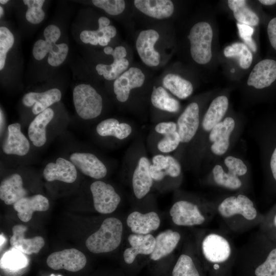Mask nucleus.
<instances>
[{"mask_svg": "<svg viewBox=\"0 0 276 276\" xmlns=\"http://www.w3.org/2000/svg\"><path fill=\"white\" fill-rule=\"evenodd\" d=\"M228 5L233 11L235 18L239 23L251 27L258 25L259 18L247 6L246 1L229 0Z\"/></svg>", "mask_w": 276, "mask_h": 276, "instance_id": "obj_30", "label": "nucleus"}, {"mask_svg": "<svg viewBox=\"0 0 276 276\" xmlns=\"http://www.w3.org/2000/svg\"><path fill=\"white\" fill-rule=\"evenodd\" d=\"M111 55L112 56L113 59L121 60L125 58L127 55V51L124 47L118 46L115 48Z\"/></svg>", "mask_w": 276, "mask_h": 276, "instance_id": "obj_50", "label": "nucleus"}, {"mask_svg": "<svg viewBox=\"0 0 276 276\" xmlns=\"http://www.w3.org/2000/svg\"><path fill=\"white\" fill-rule=\"evenodd\" d=\"M14 42L13 34L6 27L0 28V70H2L5 65L7 54Z\"/></svg>", "mask_w": 276, "mask_h": 276, "instance_id": "obj_38", "label": "nucleus"}, {"mask_svg": "<svg viewBox=\"0 0 276 276\" xmlns=\"http://www.w3.org/2000/svg\"><path fill=\"white\" fill-rule=\"evenodd\" d=\"M27 192L23 187L21 176L13 174L4 179L0 185V198L7 205L14 204L26 197Z\"/></svg>", "mask_w": 276, "mask_h": 276, "instance_id": "obj_23", "label": "nucleus"}, {"mask_svg": "<svg viewBox=\"0 0 276 276\" xmlns=\"http://www.w3.org/2000/svg\"><path fill=\"white\" fill-rule=\"evenodd\" d=\"M99 28L104 29L109 26L110 20L106 17H101L98 19Z\"/></svg>", "mask_w": 276, "mask_h": 276, "instance_id": "obj_53", "label": "nucleus"}, {"mask_svg": "<svg viewBox=\"0 0 276 276\" xmlns=\"http://www.w3.org/2000/svg\"><path fill=\"white\" fill-rule=\"evenodd\" d=\"M73 96L76 111L82 119H93L101 114L103 107L102 97L89 84L77 85L74 89Z\"/></svg>", "mask_w": 276, "mask_h": 276, "instance_id": "obj_2", "label": "nucleus"}, {"mask_svg": "<svg viewBox=\"0 0 276 276\" xmlns=\"http://www.w3.org/2000/svg\"><path fill=\"white\" fill-rule=\"evenodd\" d=\"M155 131L164 135L177 131V124L174 122H162L155 127Z\"/></svg>", "mask_w": 276, "mask_h": 276, "instance_id": "obj_48", "label": "nucleus"}, {"mask_svg": "<svg viewBox=\"0 0 276 276\" xmlns=\"http://www.w3.org/2000/svg\"><path fill=\"white\" fill-rule=\"evenodd\" d=\"M226 57L237 58L240 66L248 68L252 61V55L248 47L244 43L235 42L226 47L223 51Z\"/></svg>", "mask_w": 276, "mask_h": 276, "instance_id": "obj_33", "label": "nucleus"}, {"mask_svg": "<svg viewBox=\"0 0 276 276\" xmlns=\"http://www.w3.org/2000/svg\"><path fill=\"white\" fill-rule=\"evenodd\" d=\"M44 179L48 181L59 180L66 183L74 182L77 176L76 167L71 162L62 157L56 163H50L43 171Z\"/></svg>", "mask_w": 276, "mask_h": 276, "instance_id": "obj_16", "label": "nucleus"}, {"mask_svg": "<svg viewBox=\"0 0 276 276\" xmlns=\"http://www.w3.org/2000/svg\"><path fill=\"white\" fill-rule=\"evenodd\" d=\"M202 251L204 258L213 263L226 261L231 254V247L227 240L222 236L211 233L202 242Z\"/></svg>", "mask_w": 276, "mask_h": 276, "instance_id": "obj_7", "label": "nucleus"}, {"mask_svg": "<svg viewBox=\"0 0 276 276\" xmlns=\"http://www.w3.org/2000/svg\"><path fill=\"white\" fill-rule=\"evenodd\" d=\"M113 51V49L111 47H109V46L105 47L104 49V52L107 55H111Z\"/></svg>", "mask_w": 276, "mask_h": 276, "instance_id": "obj_57", "label": "nucleus"}, {"mask_svg": "<svg viewBox=\"0 0 276 276\" xmlns=\"http://www.w3.org/2000/svg\"><path fill=\"white\" fill-rule=\"evenodd\" d=\"M181 142L179 135L176 131L164 135L158 143V149L163 153H169L175 150Z\"/></svg>", "mask_w": 276, "mask_h": 276, "instance_id": "obj_42", "label": "nucleus"}, {"mask_svg": "<svg viewBox=\"0 0 276 276\" xmlns=\"http://www.w3.org/2000/svg\"><path fill=\"white\" fill-rule=\"evenodd\" d=\"M190 42V52L197 63H208L211 59L213 30L206 22H199L191 28L188 36Z\"/></svg>", "mask_w": 276, "mask_h": 276, "instance_id": "obj_3", "label": "nucleus"}, {"mask_svg": "<svg viewBox=\"0 0 276 276\" xmlns=\"http://www.w3.org/2000/svg\"><path fill=\"white\" fill-rule=\"evenodd\" d=\"M235 125L234 120L231 117H227L211 130L209 140L213 142L211 149L215 154L221 155L226 152L229 145L230 135Z\"/></svg>", "mask_w": 276, "mask_h": 276, "instance_id": "obj_13", "label": "nucleus"}, {"mask_svg": "<svg viewBox=\"0 0 276 276\" xmlns=\"http://www.w3.org/2000/svg\"><path fill=\"white\" fill-rule=\"evenodd\" d=\"M164 87L180 99L189 97L193 93L192 83L174 74H168L163 80Z\"/></svg>", "mask_w": 276, "mask_h": 276, "instance_id": "obj_29", "label": "nucleus"}, {"mask_svg": "<svg viewBox=\"0 0 276 276\" xmlns=\"http://www.w3.org/2000/svg\"><path fill=\"white\" fill-rule=\"evenodd\" d=\"M151 102L156 108L169 112H176L180 108L179 102L162 86L153 87Z\"/></svg>", "mask_w": 276, "mask_h": 276, "instance_id": "obj_31", "label": "nucleus"}, {"mask_svg": "<svg viewBox=\"0 0 276 276\" xmlns=\"http://www.w3.org/2000/svg\"><path fill=\"white\" fill-rule=\"evenodd\" d=\"M49 206L48 199L40 194L24 197L13 204L18 217L24 222H28L32 219L34 212L46 211Z\"/></svg>", "mask_w": 276, "mask_h": 276, "instance_id": "obj_21", "label": "nucleus"}, {"mask_svg": "<svg viewBox=\"0 0 276 276\" xmlns=\"http://www.w3.org/2000/svg\"><path fill=\"white\" fill-rule=\"evenodd\" d=\"M172 276H200L192 258L182 254L178 258L173 271Z\"/></svg>", "mask_w": 276, "mask_h": 276, "instance_id": "obj_36", "label": "nucleus"}, {"mask_svg": "<svg viewBox=\"0 0 276 276\" xmlns=\"http://www.w3.org/2000/svg\"><path fill=\"white\" fill-rule=\"evenodd\" d=\"M256 276H276V248L268 254L265 261L256 269Z\"/></svg>", "mask_w": 276, "mask_h": 276, "instance_id": "obj_39", "label": "nucleus"}, {"mask_svg": "<svg viewBox=\"0 0 276 276\" xmlns=\"http://www.w3.org/2000/svg\"><path fill=\"white\" fill-rule=\"evenodd\" d=\"M237 27L239 35L244 40L245 44L252 51L256 52L257 50V45L252 38V35L254 32L253 28L251 26L240 23L237 24Z\"/></svg>", "mask_w": 276, "mask_h": 276, "instance_id": "obj_44", "label": "nucleus"}, {"mask_svg": "<svg viewBox=\"0 0 276 276\" xmlns=\"http://www.w3.org/2000/svg\"><path fill=\"white\" fill-rule=\"evenodd\" d=\"M214 179L215 182L221 187L231 190H237L242 186V182L234 175L223 171L220 165H216L213 169Z\"/></svg>", "mask_w": 276, "mask_h": 276, "instance_id": "obj_35", "label": "nucleus"}, {"mask_svg": "<svg viewBox=\"0 0 276 276\" xmlns=\"http://www.w3.org/2000/svg\"><path fill=\"white\" fill-rule=\"evenodd\" d=\"M28 227L22 224H17L12 227L13 235L10 238V245L22 254L31 255L37 254L44 246L45 242L41 236L25 239V234Z\"/></svg>", "mask_w": 276, "mask_h": 276, "instance_id": "obj_14", "label": "nucleus"}, {"mask_svg": "<svg viewBox=\"0 0 276 276\" xmlns=\"http://www.w3.org/2000/svg\"><path fill=\"white\" fill-rule=\"evenodd\" d=\"M43 35L45 39V40L56 43L60 36L61 32L58 27L51 25L45 28Z\"/></svg>", "mask_w": 276, "mask_h": 276, "instance_id": "obj_47", "label": "nucleus"}, {"mask_svg": "<svg viewBox=\"0 0 276 276\" xmlns=\"http://www.w3.org/2000/svg\"><path fill=\"white\" fill-rule=\"evenodd\" d=\"M55 44L56 43L50 42L43 39H39L36 41L33 48V55L35 59L37 60L43 59L47 54L51 52Z\"/></svg>", "mask_w": 276, "mask_h": 276, "instance_id": "obj_45", "label": "nucleus"}, {"mask_svg": "<svg viewBox=\"0 0 276 276\" xmlns=\"http://www.w3.org/2000/svg\"><path fill=\"white\" fill-rule=\"evenodd\" d=\"M95 210L101 214L114 212L121 201L120 196L110 184L96 181L90 187Z\"/></svg>", "mask_w": 276, "mask_h": 276, "instance_id": "obj_4", "label": "nucleus"}, {"mask_svg": "<svg viewBox=\"0 0 276 276\" xmlns=\"http://www.w3.org/2000/svg\"><path fill=\"white\" fill-rule=\"evenodd\" d=\"M159 36L157 31L149 29L142 31L136 39L137 53L142 61L148 66H156L160 63V54L154 49Z\"/></svg>", "mask_w": 276, "mask_h": 276, "instance_id": "obj_8", "label": "nucleus"}, {"mask_svg": "<svg viewBox=\"0 0 276 276\" xmlns=\"http://www.w3.org/2000/svg\"><path fill=\"white\" fill-rule=\"evenodd\" d=\"M103 30L98 28L95 31L84 30L80 33V38L84 43L96 45L98 44V38L103 35Z\"/></svg>", "mask_w": 276, "mask_h": 276, "instance_id": "obj_46", "label": "nucleus"}, {"mask_svg": "<svg viewBox=\"0 0 276 276\" xmlns=\"http://www.w3.org/2000/svg\"><path fill=\"white\" fill-rule=\"evenodd\" d=\"M129 66V61L126 58L121 60L113 59V62L109 65L103 63L98 64L96 69L100 75H103L108 80L117 79L124 73Z\"/></svg>", "mask_w": 276, "mask_h": 276, "instance_id": "obj_34", "label": "nucleus"}, {"mask_svg": "<svg viewBox=\"0 0 276 276\" xmlns=\"http://www.w3.org/2000/svg\"><path fill=\"white\" fill-rule=\"evenodd\" d=\"M231 72H232V73H234V69L232 70H231Z\"/></svg>", "mask_w": 276, "mask_h": 276, "instance_id": "obj_61", "label": "nucleus"}, {"mask_svg": "<svg viewBox=\"0 0 276 276\" xmlns=\"http://www.w3.org/2000/svg\"><path fill=\"white\" fill-rule=\"evenodd\" d=\"M111 39L106 36L103 35L98 38V44L101 46H106L110 42Z\"/></svg>", "mask_w": 276, "mask_h": 276, "instance_id": "obj_54", "label": "nucleus"}, {"mask_svg": "<svg viewBox=\"0 0 276 276\" xmlns=\"http://www.w3.org/2000/svg\"><path fill=\"white\" fill-rule=\"evenodd\" d=\"M135 7L145 15L156 18L170 17L174 12V5L170 0H135Z\"/></svg>", "mask_w": 276, "mask_h": 276, "instance_id": "obj_24", "label": "nucleus"}, {"mask_svg": "<svg viewBox=\"0 0 276 276\" xmlns=\"http://www.w3.org/2000/svg\"><path fill=\"white\" fill-rule=\"evenodd\" d=\"M180 239V234L171 229L159 233L155 238V245L150 259L158 260L170 254L175 248Z\"/></svg>", "mask_w": 276, "mask_h": 276, "instance_id": "obj_26", "label": "nucleus"}, {"mask_svg": "<svg viewBox=\"0 0 276 276\" xmlns=\"http://www.w3.org/2000/svg\"><path fill=\"white\" fill-rule=\"evenodd\" d=\"M123 224L119 219L107 218L103 221L100 228L87 238L86 246L95 254L112 251L120 245Z\"/></svg>", "mask_w": 276, "mask_h": 276, "instance_id": "obj_1", "label": "nucleus"}, {"mask_svg": "<svg viewBox=\"0 0 276 276\" xmlns=\"http://www.w3.org/2000/svg\"><path fill=\"white\" fill-rule=\"evenodd\" d=\"M8 1H9L8 0H1L0 3L3 5H5L8 2Z\"/></svg>", "mask_w": 276, "mask_h": 276, "instance_id": "obj_59", "label": "nucleus"}, {"mask_svg": "<svg viewBox=\"0 0 276 276\" xmlns=\"http://www.w3.org/2000/svg\"><path fill=\"white\" fill-rule=\"evenodd\" d=\"M228 106L226 97L221 96L214 99L204 116L202 126L205 131H211L225 115Z\"/></svg>", "mask_w": 276, "mask_h": 276, "instance_id": "obj_27", "label": "nucleus"}, {"mask_svg": "<svg viewBox=\"0 0 276 276\" xmlns=\"http://www.w3.org/2000/svg\"><path fill=\"white\" fill-rule=\"evenodd\" d=\"M70 161L82 173L95 179H101L107 174L105 165L94 154L75 152L70 157Z\"/></svg>", "mask_w": 276, "mask_h": 276, "instance_id": "obj_11", "label": "nucleus"}, {"mask_svg": "<svg viewBox=\"0 0 276 276\" xmlns=\"http://www.w3.org/2000/svg\"><path fill=\"white\" fill-rule=\"evenodd\" d=\"M54 116V111L48 108L37 114L31 122L28 128V135L33 144L41 147L47 141L46 126Z\"/></svg>", "mask_w": 276, "mask_h": 276, "instance_id": "obj_25", "label": "nucleus"}, {"mask_svg": "<svg viewBox=\"0 0 276 276\" xmlns=\"http://www.w3.org/2000/svg\"><path fill=\"white\" fill-rule=\"evenodd\" d=\"M267 33L272 47L276 50V17L272 18L268 23Z\"/></svg>", "mask_w": 276, "mask_h": 276, "instance_id": "obj_49", "label": "nucleus"}, {"mask_svg": "<svg viewBox=\"0 0 276 276\" xmlns=\"http://www.w3.org/2000/svg\"><path fill=\"white\" fill-rule=\"evenodd\" d=\"M86 261L83 253L77 249L70 248L52 253L48 256L47 263L54 270L63 269L76 272L84 267Z\"/></svg>", "mask_w": 276, "mask_h": 276, "instance_id": "obj_5", "label": "nucleus"}, {"mask_svg": "<svg viewBox=\"0 0 276 276\" xmlns=\"http://www.w3.org/2000/svg\"><path fill=\"white\" fill-rule=\"evenodd\" d=\"M199 124V106L193 102L187 106L177 120V132L181 143H188L193 139Z\"/></svg>", "mask_w": 276, "mask_h": 276, "instance_id": "obj_12", "label": "nucleus"}, {"mask_svg": "<svg viewBox=\"0 0 276 276\" xmlns=\"http://www.w3.org/2000/svg\"><path fill=\"white\" fill-rule=\"evenodd\" d=\"M128 241L131 247L126 249L123 257L125 262L131 264L138 255H150L154 250L155 238L151 234H130Z\"/></svg>", "mask_w": 276, "mask_h": 276, "instance_id": "obj_19", "label": "nucleus"}, {"mask_svg": "<svg viewBox=\"0 0 276 276\" xmlns=\"http://www.w3.org/2000/svg\"><path fill=\"white\" fill-rule=\"evenodd\" d=\"M160 219L157 213L150 212L142 214L131 213L127 217V224L134 234L146 235L157 229L160 225Z\"/></svg>", "mask_w": 276, "mask_h": 276, "instance_id": "obj_22", "label": "nucleus"}, {"mask_svg": "<svg viewBox=\"0 0 276 276\" xmlns=\"http://www.w3.org/2000/svg\"><path fill=\"white\" fill-rule=\"evenodd\" d=\"M61 98V93L57 88H52L42 93L30 92L22 98L23 104L27 107L33 106L32 111L38 114Z\"/></svg>", "mask_w": 276, "mask_h": 276, "instance_id": "obj_20", "label": "nucleus"}, {"mask_svg": "<svg viewBox=\"0 0 276 276\" xmlns=\"http://www.w3.org/2000/svg\"><path fill=\"white\" fill-rule=\"evenodd\" d=\"M68 51L67 45L64 43L55 44L48 56V63L53 66L62 64L65 60Z\"/></svg>", "mask_w": 276, "mask_h": 276, "instance_id": "obj_41", "label": "nucleus"}, {"mask_svg": "<svg viewBox=\"0 0 276 276\" xmlns=\"http://www.w3.org/2000/svg\"><path fill=\"white\" fill-rule=\"evenodd\" d=\"M151 164L145 156L140 157L133 173L132 183L135 196L142 199L150 191L153 178L150 173Z\"/></svg>", "mask_w": 276, "mask_h": 276, "instance_id": "obj_18", "label": "nucleus"}, {"mask_svg": "<svg viewBox=\"0 0 276 276\" xmlns=\"http://www.w3.org/2000/svg\"><path fill=\"white\" fill-rule=\"evenodd\" d=\"M276 79V61L264 59L259 62L250 73L247 84L257 89L271 85Z\"/></svg>", "mask_w": 276, "mask_h": 276, "instance_id": "obj_15", "label": "nucleus"}, {"mask_svg": "<svg viewBox=\"0 0 276 276\" xmlns=\"http://www.w3.org/2000/svg\"><path fill=\"white\" fill-rule=\"evenodd\" d=\"M44 0H24V3L27 6L26 13L27 20L33 24L41 22L44 18L45 13L42 9Z\"/></svg>", "mask_w": 276, "mask_h": 276, "instance_id": "obj_37", "label": "nucleus"}, {"mask_svg": "<svg viewBox=\"0 0 276 276\" xmlns=\"http://www.w3.org/2000/svg\"><path fill=\"white\" fill-rule=\"evenodd\" d=\"M103 35L107 36L109 38L114 37L117 34V30L116 28L113 26H108L104 28Z\"/></svg>", "mask_w": 276, "mask_h": 276, "instance_id": "obj_51", "label": "nucleus"}, {"mask_svg": "<svg viewBox=\"0 0 276 276\" xmlns=\"http://www.w3.org/2000/svg\"><path fill=\"white\" fill-rule=\"evenodd\" d=\"M145 76L139 68L131 67L126 71L113 83V91L117 100L121 102H126L129 96L130 90L143 85Z\"/></svg>", "mask_w": 276, "mask_h": 276, "instance_id": "obj_10", "label": "nucleus"}, {"mask_svg": "<svg viewBox=\"0 0 276 276\" xmlns=\"http://www.w3.org/2000/svg\"><path fill=\"white\" fill-rule=\"evenodd\" d=\"M2 149L7 154L24 156L28 153L30 143L21 132L19 123H13L8 126V134L3 141Z\"/></svg>", "mask_w": 276, "mask_h": 276, "instance_id": "obj_17", "label": "nucleus"}, {"mask_svg": "<svg viewBox=\"0 0 276 276\" xmlns=\"http://www.w3.org/2000/svg\"><path fill=\"white\" fill-rule=\"evenodd\" d=\"M273 223H274V225L276 226V214L273 219Z\"/></svg>", "mask_w": 276, "mask_h": 276, "instance_id": "obj_60", "label": "nucleus"}, {"mask_svg": "<svg viewBox=\"0 0 276 276\" xmlns=\"http://www.w3.org/2000/svg\"><path fill=\"white\" fill-rule=\"evenodd\" d=\"M224 164L228 168V172L236 176L245 175L247 168L244 163L240 159L229 156L224 159Z\"/></svg>", "mask_w": 276, "mask_h": 276, "instance_id": "obj_43", "label": "nucleus"}, {"mask_svg": "<svg viewBox=\"0 0 276 276\" xmlns=\"http://www.w3.org/2000/svg\"><path fill=\"white\" fill-rule=\"evenodd\" d=\"M4 14V9L2 6L0 7V17H2V16Z\"/></svg>", "mask_w": 276, "mask_h": 276, "instance_id": "obj_58", "label": "nucleus"}, {"mask_svg": "<svg viewBox=\"0 0 276 276\" xmlns=\"http://www.w3.org/2000/svg\"><path fill=\"white\" fill-rule=\"evenodd\" d=\"M92 2L95 6L112 15L121 14L125 8V2L123 0H93Z\"/></svg>", "mask_w": 276, "mask_h": 276, "instance_id": "obj_40", "label": "nucleus"}, {"mask_svg": "<svg viewBox=\"0 0 276 276\" xmlns=\"http://www.w3.org/2000/svg\"><path fill=\"white\" fill-rule=\"evenodd\" d=\"M173 222L179 226L200 225L205 221L197 205L186 200L175 202L170 210Z\"/></svg>", "mask_w": 276, "mask_h": 276, "instance_id": "obj_9", "label": "nucleus"}, {"mask_svg": "<svg viewBox=\"0 0 276 276\" xmlns=\"http://www.w3.org/2000/svg\"><path fill=\"white\" fill-rule=\"evenodd\" d=\"M5 124V118L4 114V112L2 109H1L0 112V126H1V133H2V131L3 130Z\"/></svg>", "mask_w": 276, "mask_h": 276, "instance_id": "obj_55", "label": "nucleus"}, {"mask_svg": "<svg viewBox=\"0 0 276 276\" xmlns=\"http://www.w3.org/2000/svg\"><path fill=\"white\" fill-rule=\"evenodd\" d=\"M219 214L224 218L240 215L248 220L255 219L257 211L252 201L246 196L240 194L224 199L218 205Z\"/></svg>", "mask_w": 276, "mask_h": 276, "instance_id": "obj_6", "label": "nucleus"}, {"mask_svg": "<svg viewBox=\"0 0 276 276\" xmlns=\"http://www.w3.org/2000/svg\"><path fill=\"white\" fill-rule=\"evenodd\" d=\"M20 251L8 252L2 258L1 268L2 270L9 276L10 273L18 274V271L21 270L27 266V260L26 257Z\"/></svg>", "mask_w": 276, "mask_h": 276, "instance_id": "obj_32", "label": "nucleus"}, {"mask_svg": "<svg viewBox=\"0 0 276 276\" xmlns=\"http://www.w3.org/2000/svg\"><path fill=\"white\" fill-rule=\"evenodd\" d=\"M96 131L102 136H112L119 140H123L131 134L132 128L127 123H120L117 119L109 118L99 123Z\"/></svg>", "mask_w": 276, "mask_h": 276, "instance_id": "obj_28", "label": "nucleus"}, {"mask_svg": "<svg viewBox=\"0 0 276 276\" xmlns=\"http://www.w3.org/2000/svg\"><path fill=\"white\" fill-rule=\"evenodd\" d=\"M259 2L265 5H272L276 3V0H260Z\"/></svg>", "mask_w": 276, "mask_h": 276, "instance_id": "obj_56", "label": "nucleus"}, {"mask_svg": "<svg viewBox=\"0 0 276 276\" xmlns=\"http://www.w3.org/2000/svg\"><path fill=\"white\" fill-rule=\"evenodd\" d=\"M270 168L273 176L276 180V147L274 149L270 159Z\"/></svg>", "mask_w": 276, "mask_h": 276, "instance_id": "obj_52", "label": "nucleus"}]
</instances>
